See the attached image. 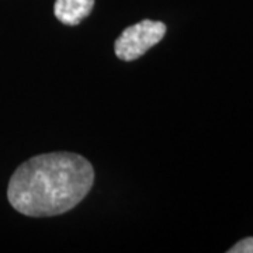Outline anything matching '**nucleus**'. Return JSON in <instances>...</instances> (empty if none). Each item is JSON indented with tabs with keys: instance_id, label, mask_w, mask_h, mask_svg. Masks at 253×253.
I'll return each instance as SVG.
<instances>
[{
	"instance_id": "nucleus-1",
	"label": "nucleus",
	"mask_w": 253,
	"mask_h": 253,
	"mask_svg": "<svg viewBox=\"0 0 253 253\" xmlns=\"http://www.w3.org/2000/svg\"><path fill=\"white\" fill-rule=\"evenodd\" d=\"M93 181V166L81 155H38L13 173L7 199L11 207L27 217H54L76 207L90 191Z\"/></svg>"
},
{
	"instance_id": "nucleus-2",
	"label": "nucleus",
	"mask_w": 253,
	"mask_h": 253,
	"mask_svg": "<svg viewBox=\"0 0 253 253\" xmlns=\"http://www.w3.org/2000/svg\"><path fill=\"white\" fill-rule=\"evenodd\" d=\"M166 34V26L162 21L142 20L126 27L114 42V52L121 61H135L161 42Z\"/></svg>"
},
{
	"instance_id": "nucleus-3",
	"label": "nucleus",
	"mask_w": 253,
	"mask_h": 253,
	"mask_svg": "<svg viewBox=\"0 0 253 253\" xmlns=\"http://www.w3.org/2000/svg\"><path fill=\"white\" fill-rule=\"evenodd\" d=\"M94 7V0H55L54 13L62 24L76 26L87 17Z\"/></svg>"
},
{
	"instance_id": "nucleus-4",
	"label": "nucleus",
	"mask_w": 253,
	"mask_h": 253,
	"mask_svg": "<svg viewBox=\"0 0 253 253\" xmlns=\"http://www.w3.org/2000/svg\"><path fill=\"white\" fill-rule=\"evenodd\" d=\"M229 253H253V236L245 238L239 241L238 244L234 245L229 251Z\"/></svg>"
}]
</instances>
